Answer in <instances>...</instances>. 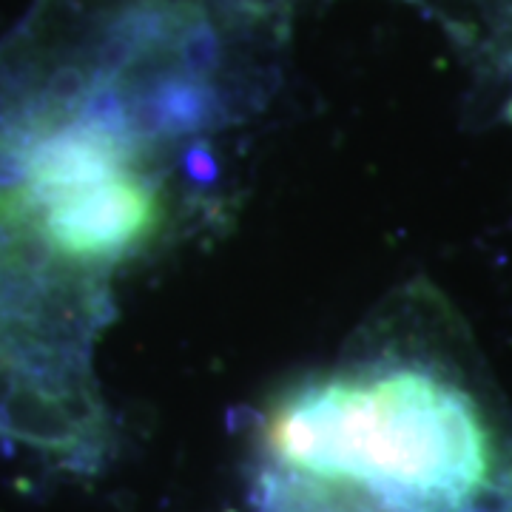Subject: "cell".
Segmentation results:
<instances>
[{"label":"cell","mask_w":512,"mask_h":512,"mask_svg":"<svg viewBox=\"0 0 512 512\" xmlns=\"http://www.w3.org/2000/svg\"><path fill=\"white\" fill-rule=\"evenodd\" d=\"M265 450L282 476L387 512H464L512 476L481 404L410 362L299 387L271 413Z\"/></svg>","instance_id":"obj_1"}]
</instances>
